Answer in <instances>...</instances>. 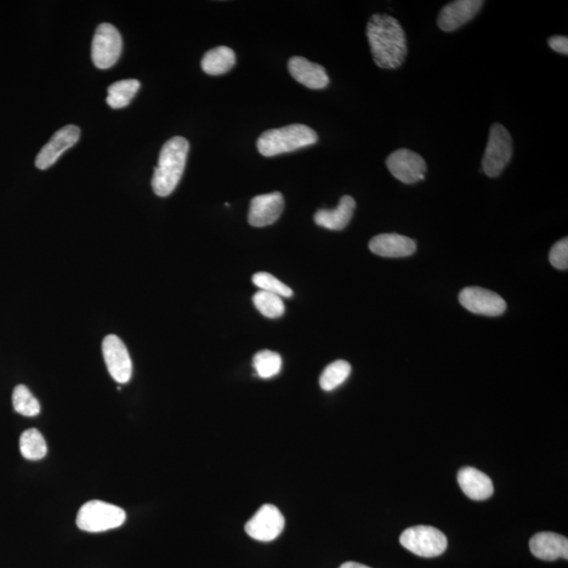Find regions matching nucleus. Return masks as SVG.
Here are the masks:
<instances>
[{
    "label": "nucleus",
    "instance_id": "obj_1",
    "mask_svg": "<svg viewBox=\"0 0 568 568\" xmlns=\"http://www.w3.org/2000/svg\"><path fill=\"white\" fill-rule=\"evenodd\" d=\"M367 36L375 64L382 69H397L407 55L405 30L394 17L374 14L367 27Z\"/></svg>",
    "mask_w": 568,
    "mask_h": 568
},
{
    "label": "nucleus",
    "instance_id": "obj_2",
    "mask_svg": "<svg viewBox=\"0 0 568 568\" xmlns=\"http://www.w3.org/2000/svg\"><path fill=\"white\" fill-rule=\"evenodd\" d=\"M189 150V141L179 136L163 145L152 179L153 191L157 196L167 197L175 191L183 178Z\"/></svg>",
    "mask_w": 568,
    "mask_h": 568
},
{
    "label": "nucleus",
    "instance_id": "obj_3",
    "mask_svg": "<svg viewBox=\"0 0 568 568\" xmlns=\"http://www.w3.org/2000/svg\"><path fill=\"white\" fill-rule=\"evenodd\" d=\"M318 135L304 124H292L281 129L265 130L257 140V149L264 157H274L315 145Z\"/></svg>",
    "mask_w": 568,
    "mask_h": 568
},
{
    "label": "nucleus",
    "instance_id": "obj_4",
    "mask_svg": "<svg viewBox=\"0 0 568 568\" xmlns=\"http://www.w3.org/2000/svg\"><path fill=\"white\" fill-rule=\"evenodd\" d=\"M127 515L116 505L93 500L83 505L79 509L76 525L83 532H101L122 526Z\"/></svg>",
    "mask_w": 568,
    "mask_h": 568
},
{
    "label": "nucleus",
    "instance_id": "obj_5",
    "mask_svg": "<svg viewBox=\"0 0 568 568\" xmlns=\"http://www.w3.org/2000/svg\"><path fill=\"white\" fill-rule=\"evenodd\" d=\"M403 548L423 558H434L446 552L447 538L433 526L419 525L407 528L400 536Z\"/></svg>",
    "mask_w": 568,
    "mask_h": 568
},
{
    "label": "nucleus",
    "instance_id": "obj_6",
    "mask_svg": "<svg viewBox=\"0 0 568 568\" xmlns=\"http://www.w3.org/2000/svg\"><path fill=\"white\" fill-rule=\"evenodd\" d=\"M511 156H513V139L509 130L502 124H493L485 156L482 159L483 170L488 178H497L508 166Z\"/></svg>",
    "mask_w": 568,
    "mask_h": 568
},
{
    "label": "nucleus",
    "instance_id": "obj_7",
    "mask_svg": "<svg viewBox=\"0 0 568 568\" xmlns=\"http://www.w3.org/2000/svg\"><path fill=\"white\" fill-rule=\"evenodd\" d=\"M122 51V38L111 24H101L96 28L92 43V59L100 70L110 69L116 64Z\"/></svg>",
    "mask_w": 568,
    "mask_h": 568
},
{
    "label": "nucleus",
    "instance_id": "obj_8",
    "mask_svg": "<svg viewBox=\"0 0 568 568\" xmlns=\"http://www.w3.org/2000/svg\"><path fill=\"white\" fill-rule=\"evenodd\" d=\"M286 526V520L280 509L272 504H264L253 518L248 521L246 532L257 541L270 542L280 537Z\"/></svg>",
    "mask_w": 568,
    "mask_h": 568
},
{
    "label": "nucleus",
    "instance_id": "obj_9",
    "mask_svg": "<svg viewBox=\"0 0 568 568\" xmlns=\"http://www.w3.org/2000/svg\"><path fill=\"white\" fill-rule=\"evenodd\" d=\"M102 354L111 377L118 383H128L132 378L133 365L123 341L116 335H109L102 343Z\"/></svg>",
    "mask_w": 568,
    "mask_h": 568
},
{
    "label": "nucleus",
    "instance_id": "obj_10",
    "mask_svg": "<svg viewBox=\"0 0 568 568\" xmlns=\"http://www.w3.org/2000/svg\"><path fill=\"white\" fill-rule=\"evenodd\" d=\"M386 167L401 183L413 185L424 179L426 163L424 159L411 150H397L386 159Z\"/></svg>",
    "mask_w": 568,
    "mask_h": 568
},
{
    "label": "nucleus",
    "instance_id": "obj_11",
    "mask_svg": "<svg viewBox=\"0 0 568 568\" xmlns=\"http://www.w3.org/2000/svg\"><path fill=\"white\" fill-rule=\"evenodd\" d=\"M460 304L474 314L496 317L507 311V304L498 294L482 288H467L459 295Z\"/></svg>",
    "mask_w": 568,
    "mask_h": 568
},
{
    "label": "nucleus",
    "instance_id": "obj_12",
    "mask_svg": "<svg viewBox=\"0 0 568 568\" xmlns=\"http://www.w3.org/2000/svg\"><path fill=\"white\" fill-rule=\"evenodd\" d=\"M79 138H81V130L72 124L57 130L48 144L38 153L36 168L43 170L52 167L67 150L77 144Z\"/></svg>",
    "mask_w": 568,
    "mask_h": 568
},
{
    "label": "nucleus",
    "instance_id": "obj_13",
    "mask_svg": "<svg viewBox=\"0 0 568 568\" xmlns=\"http://www.w3.org/2000/svg\"><path fill=\"white\" fill-rule=\"evenodd\" d=\"M284 209V198L280 192L256 196L252 199L248 212V224L264 227L275 224Z\"/></svg>",
    "mask_w": 568,
    "mask_h": 568
},
{
    "label": "nucleus",
    "instance_id": "obj_14",
    "mask_svg": "<svg viewBox=\"0 0 568 568\" xmlns=\"http://www.w3.org/2000/svg\"><path fill=\"white\" fill-rule=\"evenodd\" d=\"M485 2L482 0H458L446 5L438 17V26L442 31L453 32L479 13Z\"/></svg>",
    "mask_w": 568,
    "mask_h": 568
},
{
    "label": "nucleus",
    "instance_id": "obj_15",
    "mask_svg": "<svg viewBox=\"0 0 568 568\" xmlns=\"http://www.w3.org/2000/svg\"><path fill=\"white\" fill-rule=\"evenodd\" d=\"M288 71L295 81L312 90H321L327 87L329 78L325 67L314 64L304 57L294 56L288 60Z\"/></svg>",
    "mask_w": 568,
    "mask_h": 568
},
{
    "label": "nucleus",
    "instance_id": "obj_16",
    "mask_svg": "<svg viewBox=\"0 0 568 568\" xmlns=\"http://www.w3.org/2000/svg\"><path fill=\"white\" fill-rule=\"evenodd\" d=\"M530 548L533 556L544 561L568 559V540L559 533L549 532L536 533L531 539Z\"/></svg>",
    "mask_w": 568,
    "mask_h": 568
},
{
    "label": "nucleus",
    "instance_id": "obj_17",
    "mask_svg": "<svg viewBox=\"0 0 568 568\" xmlns=\"http://www.w3.org/2000/svg\"><path fill=\"white\" fill-rule=\"evenodd\" d=\"M369 249L374 254L388 258L407 257L416 252V242L399 234H382L369 241Z\"/></svg>",
    "mask_w": 568,
    "mask_h": 568
},
{
    "label": "nucleus",
    "instance_id": "obj_18",
    "mask_svg": "<svg viewBox=\"0 0 568 568\" xmlns=\"http://www.w3.org/2000/svg\"><path fill=\"white\" fill-rule=\"evenodd\" d=\"M356 201L353 197H341L338 207L335 209H320L314 220L317 225L326 227L327 230L343 231L353 218Z\"/></svg>",
    "mask_w": 568,
    "mask_h": 568
},
{
    "label": "nucleus",
    "instance_id": "obj_19",
    "mask_svg": "<svg viewBox=\"0 0 568 568\" xmlns=\"http://www.w3.org/2000/svg\"><path fill=\"white\" fill-rule=\"evenodd\" d=\"M458 483L465 495L476 501L491 498L493 493V485L490 477L474 468L460 469Z\"/></svg>",
    "mask_w": 568,
    "mask_h": 568
},
{
    "label": "nucleus",
    "instance_id": "obj_20",
    "mask_svg": "<svg viewBox=\"0 0 568 568\" xmlns=\"http://www.w3.org/2000/svg\"><path fill=\"white\" fill-rule=\"evenodd\" d=\"M236 65V55L234 51L230 48L217 47L209 50L204 54L201 60V67L208 75L218 76L223 75L233 69Z\"/></svg>",
    "mask_w": 568,
    "mask_h": 568
},
{
    "label": "nucleus",
    "instance_id": "obj_21",
    "mask_svg": "<svg viewBox=\"0 0 568 568\" xmlns=\"http://www.w3.org/2000/svg\"><path fill=\"white\" fill-rule=\"evenodd\" d=\"M139 88L140 83L136 79H126V81L114 83L107 89L106 104L113 109H122L132 101Z\"/></svg>",
    "mask_w": 568,
    "mask_h": 568
},
{
    "label": "nucleus",
    "instance_id": "obj_22",
    "mask_svg": "<svg viewBox=\"0 0 568 568\" xmlns=\"http://www.w3.org/2000/svg\"><path fill=\"white\" fill-rule=\"evenodd\" d=\"M20 450L24 458L37 462V460L44 458L45 454H47V442H45L43 434L38 430H27L20 436Z\"/></svg>",
    "mask_w": 568,
    "mask_h": 568
},
{
    "label": "nucleus",
    "instance_id": "obj_23",
    "mask_svg": "<svg viewBox=\"0 0 568 568\" xmlns=\"http://www.w3.org/2000/svg\"><path fill=\"white\" fill-rule=\"evenodd\" d=\"M351 367L349 362L344 360H337L325 368L321 374L320 383L321 389L326 391H331L337 389L338 386L343 384L346 379L350 377Z\"/></svg>",
    "mask_w": 568,
    "mask_h": 568
},
{
    "label": "nucleus",
    "instance_id": "obj_24",
    "mask_svg": "<svg viewBox=\"0 0 568 568\" xmlns=\"http://www.w3.org/2000/svg\"><path fill=\"white\" fill-rule=\"evenodd\" d=\"M253 366L260 378L270 379L280 373L282 359L275 351L264 350L254 356Z\"/></svg>",
    "mask_w": 568,
    "mask_h": 568
},
{
    "label": "nucleus",
    "instance_id": "obj_25",
    "mask_svg": "<svg viewBox=\"0 0 568 568\" xmlns=\"http://www.w3.org/2000/svg\"><path fill=\"white\" fill-rule=\"evenodd\" d=\"M14 410L25 417H36L41 413V405L26 385H17L13 391Z\"/></svg>",
    "mask_w": 568,
    "mask_h": 568
},
{
    "label": "nucleus",
    "instance_id": "obj_26",
    "mask_svg": "<svg viewBox=\"0 0 568 568\" xmlns=\"http://www.w3.org/2000/svg\"><path fill=\"white\" fill-rule=\"evenodd\" d=\"M253 303L261 314L271 320L281 317L286 312L282 298L275 294L259 291L254 295Z\"/></svg>",
    "mask_w": 568,
    "mask_h": 568
},
{
    "label": "nucleus",
    "instance_id": "obj_27",
    "mask_svg": "<svg viewBox=\"0 0 568 568\" xmlns=\"http://www.w3.org/2000/svg\"><path fill=\"white\" fill-rule=\"evenodd\" d=\"M253 283L259 288V291L275 294L281 298H289L293 296V291L286 284L270 272H256L253 276Z\"/></svg>",
    "mask_w": 568,
    "mask_h": 568
},
{
    "label": "nucleus",
    "instance_id": "obj_28",
    "mask_svg": "<svg viewBox=\"0 0 568 568\" xmlns=\"http://www.w3.org/2000/svg\"><path fill=\"white\" fill-rule=\"evenodd\" d=\"M549 261L554 268L558 270H567L568 268V240L564 238L556 244L549 253Z\"/></svg>",
    "mask_w": 568,
    "mask_h": 568
},
{
    "label": "nucleus",
    "instance_id": "obj_29",
    "mask_svg": "<svg viewBox=\"0 0 568 568\" xmlns=\"http://www.w3.org/2000/svg\"><path fill=\"white\" fill-rule=\"evenodd\" d=\"M549 47L556 53L568 54V39L565 36H553L548 39Z\"/></svg>",
    "mask_w": 568,
    "mask_h": 568
},
{
    "label": "nucleus",
    "instance_id": "obj_30",
    "mask_svg": "<svg viewBox=\"0 0 568 568\" xmlns=\"http://www.w3.org/2000/svg\"><path fill=\"white\" fill-rule=\"evenodd\" d=\"M339 568H371V567H368L365 564H357V562H345V564L341 565Z\"/></svg>",
    "mask_w": 568,
    "mask_h": 568
}]
</instances>
